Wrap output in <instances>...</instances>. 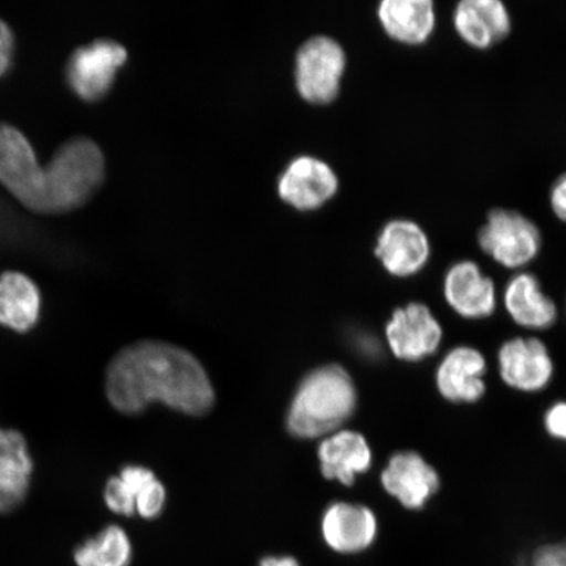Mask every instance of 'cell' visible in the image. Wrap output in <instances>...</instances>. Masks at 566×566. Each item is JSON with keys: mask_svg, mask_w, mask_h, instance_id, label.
Listing matches in <instances>:
<instances>
[{"mask_svg": "<svg viewBox=\"0 0 566 566\" xmlns=\"http://www.w3.org/2000/svg\"><path fill=\"white\" fill-rule=\"evenodd\" d=\"M0 182L25 208L51 211L45 168L39 165L30 140L9 124L0 123Z\"/></svg>", "mask_w": 566, "mask_h": 566, "instance_id": "4", "label": "cell"}, {"mask_svg": "<svg viewBox=\"0 0 566 566\" xmlns=\"http://www.w3.org/2000/svg\"><path fill=\"white\" fill-rule=\"evenodd\" d=\"M384 490L407 512L419 513L441 488L440 473L420 452H395L380 472Z\"/></svg>", "mask_w": 566, "mask_h": 566, "instance_id": "9", "label": "cell"}, {"mask_svg": "<svg viewBox=\"0 0 566 566\" xmlns=\"http://www.w3.org/2000/svg\"><path fill=\"white\" fill-rule=\"evenodd\" d=\"M478 242L495 263L507 269H521L537 258L542 233L537 226L521 212L494 209L480 229Z\"/></svg>", "mask_w": 566, "mask_h": 566, "instance_id": "5", "label": "cell"}, {"mask_svg": "<svg viewBox=\"0 0 566 566\" xmlns=\"http://www.w3.org/2000/svg\"><path fill=\"white\" fill-rule=\"evenodd\" d=\"M32 470L23 436L0 429V513H9L24 501Z\"/></svg>", "mask_w": 566, "mask_h": 566, "instance_id": "20", "label": "cell"}, {"mask_svg": "<svg viewBox=\"0 0 566 566\" xmlns=\"http://www.w3.org/2000/svg\"><path fill=\"white\" fill-rule=\"evenodd\" d=\"M378 19L389 39L409 46L422 45L436 30V9L431 0H385Z\"/></svg>", "mask_w": 566, "mask_h": 566, "instance_id": "19", "label": "cell"}, {"mask_svg": "<svg viewBox=\"0 0 566 566\" xmlns=\"http://www.w3.org/2000/svg\"><path fill=\"white\" fill-rule=\"evenodd\" d=\"M486 371L483 353L470 345H458L437 366V391L452 405H475L486 392Z\"/></svg>", "mask_w": 566, "mask_h": 566, "instance_id": "13", "label": "cell"}, {"mask_svg": "<svg viewBox=\"0 0 566 566\" xmlns=\"http://www.w3.org/2000/svg\"><path fill=\"white\" fill-rule=\"evenodd\" d=\"M13 52H15V38L11 28L0 20V76L9 71Z\"/></svg>", "mask_w": 566, "mask_h": 566, "instance_id": "27", "label": "cell"}, {"mask_svg": "<svg viewBox=\"0 0 566 566\" xmlns=\"http://www.w3.org/2000/svg\"><path fill=\"white\" fill-rule=\"evenodd\" d=\"M528 566H566V536L537 544Z\"/></svg>", "mask_w": 566, "mask_h": 566, "instance_id": "24", "label": "cell"}, {"mask_svg": "<svg viewBox=\"0 0 566 566\" xmlns=\"http://www.w3.org/2000/svg\"><path fill=\"white\" fill-rule=\"evenodd\" d=\"M544 428L555 440L566 442V401H557L547 409Z\"/></svg>", "mask_w": 566, "mask_h": 566, "instance_id": "26", "label": "cell"}, {"mask_svg": "<svg viewBox=\"0 0 566 566\" xmlns=\"http://www.w3.org/2000/svg\"><path fill=\"white\" fill-rule=\"evenodd\" d=\"M337 176L324 161L304 157L289 166L280 180V195L302 210L322 207L337 192Z\"/></svg>", "mask_w": 566, "mask_h": 566, "instance_id": "17", "label": "cell"}, {"mask_svg": "<svg viewBox=\"0 0 566 566\" xmlns=\"http://www.w3.org/2000/svg\"><path fill=\"white\" fill-rule=\"evenodd\" d=\"M443 296L449 307L467 321H483L497 308V290L475 261H458L443 279Z\"/></svg>", "mask_w": 566, "mask_h": 566, "instance_id": "14", "label": "cell"}, {"mask_svg": "<svg viewBox=\"0 0 566 566\" xmlns=\"http://www.w3.org/2000/svg\"><path fill=\"white\" fill-rule=\"evenodd\" d=\"M40 290L25 274L0 275V324L17 332L30 331L39 321Z\"/></svg>", "mask_w": 566, "mask_h": 566, "instance_id": "21", "label": "cell"}, {"mask_svg": "<svg viewBox=\"0 0 566 566\" xmlns=\"http://www.w3.org/2000/svg\"><path fill=\"white\" fill-rule=\"evenodd\" d=\"M452 23L467 45L485 51L512 32V18L500 0H463L452 13Z\"/></svg>", "mask_w": 566, "mask_h": 566, "instance_id": "15", "label": "cell"}, {"mask_svg": "<svg viewBox=\"0 0 566 566\" xmlns=\"http://www.w3.org/2000/svg\"><path fill=\"white\" fill-rule=\"evenodd\" d=\"M106 395L125 415L154 401L190 416L208 413L214 389L192 354L160 342H142L119 352L106 371Z\"/></svg>", "mask_w": 566, "mask_h": 566, "instance_id": "1", "label": "cell"}, {"mask_svg": "<svg viewBox=\"0 0 566 566\" xmlns=\"http://www.w3.org/2000/svg\"><path fill=\"white\" fill-rule=\"evenodd\" d=\"M76 566H133L134 546L122 526L109 525L74 551Z\"/></svg>", "mask_w": 566, "mask_h": 566, "instance_id": "22", "label": "cell"}, {"mask_svg": "<svg viewBox=\"0 0 566 566\" xmlns=\"http://www.w3.org/2000/svg\"><path fill=\"white\" fill-rule=\"evenodd\" d=\"M346 69V55L329 38L311 39L296 56V84L301 95L314 104L335 101Z\"/></svg>", "mask_w": 566, "mask_h": 566, "instance_id": "8", "label": "cell"}, {"mask_svg": "<svg viewBox=\"0 0 566 566\" xmlns=\"http://www.w3.org/2000/svg\"><path fill=\"white\" fill-rule=\"evenodd\" d=\"M549 202L554 214L566 222V174L558 177L554 187L551 188Z\"/></svg>", "mask_w": 566, "mask_h": 566, "instance_id": "28", "label": "cell"}, {"mask_svg": "<svg viewBox=\"0 0 566 566\" xmlns=\"http://www.w3.org/2000/svg\"><path fill=\"white\" fill-rule=\"evenodd\" d=\"M497 367L502 381L515 391L536 394L546 389L555 375L548 346L537 337H514L500 346Z\"/></svg>", "mask_w": 566, "mask_h": 566, "instance_id": "10", "label": "cell"}, {"mask_svg": "<svg viewBox=\"0 0 566 566\" xmlns=\"http://www.w3.org/2000/svg\"><path fill=\"white\" fill-rule=\"evenodd\" d=\"M126 59L125 48L115 41H95L77 49L67 62L69 86L83 101H98L113 86L117 70Z\"/></svg>", "mask_w": 566, "mask_h": 566, "instance_id": "11", "label": "cell"}, {"mask_svg": "<svg viewBox=\"0 0 566 566\" xmlns=\"http://www.w3.org/2000/svg\"><path fill=\"white\" fill-rule=\"evenodd\" d=\"M374 252L389 275L408 279L429 264L431 245L419 223L394 219L381 229Z\"/></svg>", "mask_w": 566, "mask_h": 566, "instance_id": "12", "label": "cell"}, {"mask_svg": "<svg viewBox=\"0 0 566 566\" xmlns=\"http://www.w3.org/2000/svg\"><path fill=\"white\" fill-rule=\"evenodd\" d=\"M254 566H304L298 557L292 554H268L261 556Z\"/></svg>", "mask_w": 566, "mask_h": 566, "instance_id": "29", "label": "cell"}, {"mask_svg": "<svg viewBox=\"0 0 566 566\" xmlns=\"http://www.w3.org/2000/svg\"><path fill=\"white\" fill-rule=\"evenodd\" d=\"M52 212L82 207L104 180L105 163L101 148L88 138L66 142L45 167Z\"/></svg>", "mask_w": 566, "mask_h": 566, "instance_id": "3", "label": "cell"}, {"mask_svg": "<svg viewBox=\"0 0 566 566\" xmlns=\"http://www.w3.org/2000/svg\"><path fill=\"white\" fill-rule=\"evenodd\" d=\"M358 395L343 366L318 367L303 379L287 413V430L301 440L329 436L356 412Z\"/></svg>", "mask_w": 566, "mask_h": 566, "instance_id": "2", "label": "cell"}, {"mask_svg": "<svg viewBox=\"0 0 566 566\" xmlns=\"http://www.w3.org/2000/svg\"><path fill=\"white\" fill-rule=\"evenodd\" d=\"M167 493L158 479H154L138 494L136 514L146 521L157 520L166 506Z\"/></svg>", "mask_w": 566, "mask_h": 566, "instance_id": "23", "label": "cell"}, {"mask_svg": "<svg viewBox=\"0 0 566 566\" xmlns=\"http://www.w3.org/2000/svg\"><path fill=\"white\" fill-rule=\"evenodd\" d=\"M104 499L106 506L115 514L124 516L136 514V501L126 492L119 478H112L106 483Z\"/></svg>", "mask_w": 566, "mask_h": 566, "instance_id": "25", "label": "cell"}, {"mask_svg": "<svg viewBox=\"0 0 566 566\" xmlns=\"http://www.w3.org/2000/svg\"><path fill=\"white\" fill-rule=\"evenodd\" d=\"M381 535L379 515L370 506L336 501L321 520L324 546L339 558L363 557L377 547Z\"/></svg>", "mask_w": 566, "mask_h": 566, "instance_id": "6", "label": "cell"}, {"mask_svg": "<svg viewBox=\"0 0 566 566\" xmlns=\"http://www.w3.org/2000/svg\"><path fill=\"white\" fill-rule=\"evenodd\" d=\"M504 306L509 317L527 331H547L557 322L556 303L543 292L541 281L528 272H520L507 281Z\"/></svg>", "mask_w": 566, "mask_h": 566, "instance_id": "18", "label": "cell"}, {"mask_svg": "<svg viewBox=\"0 0 566 566\" xmlns=\"http://www.w3.org/2000/svg\"><path fill=\"white\" fill-rule=\"evenodd\" d=\"M323 476L345 486L356 483L359 475L369 472L373 450L369 441L358 431L339 429L324 438L317 451Z\"/></svg>", "mask_w": 566, "mask_h": 566, "instance_id": "16", "label": "cell"}, {"mask_svg": "<svg viewBox=\"0 0 566 566\" xmlns=\"http://www.w3.org/2000/svg\"><path fill=\"white\" fill-rule=\"evenodd\" d=\"M385 339L396 359L417 364L440 350L443 327L427 304L410 302L394 311L385 325Z\"/></svg>", "mask_w": 566, "mask_h": 566, "instance_id": "7", "label": "cell"}]
</instances>
